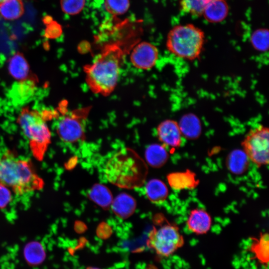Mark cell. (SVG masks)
<instances>
[{"instance_id":"cell-8","label":"cell","mask_w":269,"mask_h":269,"mask_svg":"<svg viewBox=\"0 0 269 269\" xmlns=\"http://www.w3.org/2000/svg\"><path fill=\"white\" fill-rule=\"evenodd\" d=\"M90 110V106L78 108L59 119L56 131L63 141L73 143L84 137L85 122Z\"/></svg>"},{"instance_id":"cell-20","label":"cell","mask_w":269,"mask_h":269,"mask_svg":"<svg viewBox=\"0 0 269 269\" xmlns=\"http://www.w3.org/2000/svg\"><path fill=\"white\" fill-rule=\"evenodd\" d=\"M88 196L92 201L104 209L109 208L113 200L109 189L100 184L92 186L88 192Z\"/></svg>"},{"instance_id":"cell-10","label":"cell","mask_w":269,"mask_h":269,"mask_svg":"<svg viewBox=\"0 0 269 269\" xmlns=\"http://www.w3.org/2000/svg\"><path fill=\"white\" fill-rule=\"evenodd\" d=\"M156 131L159 140L164 146L175 149L181 146L183 136L177 121L165 120L159 124Z\"/></svg>"},{"instance_id":"cell-29","label":"cell","mask_w":269,"mask_h":269,"mask_svg":"<svg viewBox=\"0 0 269 269\" xmlns=\"http://www.w3.org/2000/svg\"><path fill=\"white\" fill-rule=\"evenodd\" d=\"M45 35L49 38H55L62 32L61 26L56 21H52L46 24Z\"/></svg>"},{"instance_id":"cell-12","label":"cell","mask_w":269,"mask_h":269,"mask_svg":"<svg viewBox=\"0 0 269 269\" xmlns=\"http://www.w3.org/2000/svg\"><path fill=\"white\" fill-rule=\"evenodd\" d=\"M212 218L205 210L195 208L192 210L186 221L188 229L197 235L207 233L212 226Z\"/></svg>"},{"instance_id":"cell-28","label":"cell","mask_w":269,"mask_h":269,"mask_svg":"<svg viewBox=\"0 0 269 269\" xmlns=\"http://www.w3.org/2000/svg\"><path fill=\"white\" fill-rule=\"evenodd\" d=\"M12 199L10 190L0 183V209L5 208Z\"/></svg>"},{"instance_id":"cell-13","label":"cell","mask_w":269,"mask_h":269,"mask_svg":"<svg viewBox=\"0 0 269 269\" xmlns=\"http://www.w3.org/2000/svg\"><path fill=\"white\" fill-rule=\"evenodd\" d=\"M250 160L242 149L232 150L226 158V166L228 170L233 174L242 175L249 169Z\"/></svg>"},{"instance_id":"cell-9","label":"cell","mask_w":269,"mask_h":269,"mask_svg":"<svg viewBox=\"0 0 269 269\" xmlns=\"http://www.w3.org/2000/svg\"><path fill=\"white\" fill-rule=\"evenodd\" d=\"M158 57V48L150 42L143 41L133 46L131 50L130 59L135 68L147 70L156 65Z\"/></svg>"},{"instance_id":"cell-22","label":"cell","mask_w":269,"mask_h":269,"mask_svg":"<svg viewBox=\"0 0 269 269\" xmlns=\"http://www.w3.org/2000/svg\"><path fill=\"white\" fill-rule=\"evenodd\" d=\"M253 48L260 52H265L269 49V30L266 28H259L255 30L250 39Z\"/></svg>"},{"instance_id":"cell-14","label":"cell","mask_w":269,"mask_h":269,"mask_svg":"<svg viewBox=\"0 0 269 269\" xmlns=\"http://www.w3.org/2000/svg\"><path fill=\"white\" fill-rule=\"evenodd\" d=\"M178 125L183 137L190 139H196L202 133V125L199 118L194 114L188 113L180 118Z\"/></svg>"},{"instance_id":"cell-6","label":"cell","mask_w":269,"mask_h":269,"mask_svg":"<svg viewBox=\"0 0 269 269\" xmlns=\"http://www.w3.org/2000/svg\"><path fill=\"white\" fill-rule=\"evenodd\" d=\"M183 243V237L178 227L166 222L150 232L147 246L161 257L173 254Z\"/></svg>"},{"instance_id":"cell-18","label":"cell","mask_w":269,"mask_h":269,"mask_svg":"<svg viewBox=\"0 0 269 269\" xmlns=\"http://www.w3.org/2000/svg\"><path fill=\"white\" fill-rule=\"evenodd\" d=\"M146 163L154 168L163 166L169 158V154L163 145L153 143L149 145L145 151Z\"/></svg>"},{"instance_id":"cell-31","label":"cell","mask_w":269,"mask_h":269,"mask_svg":"<svg viewBox=\"0 0 269 269\" xmlns=\"http://www.w3.org/2000/svg\"><path fill=\"white\" fill-rule=\"evenodd\" d=\"M87 269H100L90 267V268H88Z\"/></svg>"},{"instance_id":"cell-21","label":"cell","mask_w":269,"mask_h":269,"mask_svg":"<svg viewBox=\"0 0 269 269\" xmlns=\"http://www.w3.org/2000/svg\"><path fill=\"white\" fill-rule=\"evenodd\" d=\"M24 11L21 0H6L0 3V15L7 20H14L20 17Z\"/></svg>"},{"instance_id":"cell-11","label":"cell","mask_w":269,"mask_h":269,"mask_svg":"<svg viewBox=\"0 0 269 269\" xmlns=\"http://www.w3.org/2000/svg\"><path fill=\"white\" fill-rule=\"evenodd\" d=\"M166 178L170 187L177 191L194 189L200 182L196 173L188 169L185 171L170 173Z\"/></svg>"},{"instance_id":"cell-25","label":"cell","mask_w":269,"mask_h":269,"mask_svg":"<svg viewBox=\"0 0 269 269\" xmlns=\"http://www.w3.org/2000/svg\"><path fill=\"white\" fill-rule=\"evenodd\" d=\"M254 251L258 259L264 263L268 262L269 241L268 234H263L255 244Z\"/></svg>"},{"instance_id":"cell-2","label":"cell","mask_w":269,"mask_h":269,"mask_svg":"<svg viewBox=\"0 0 269 269\" xmlns=\"http://www.w3.org/2000/svg\"><path fill=\"white\" fill-rule=\"evenodd\" d=\"M0 183L17 195L41 190L44 185L29 159L8 149L0 153Z\"/></svg>"},{"instance_id":"cell-26","label":"cell","mask_w":269,"mask_h":269,"mask_svg":"<svg viewBox=\"0 0 269 269\" xmlns=\"http://www.w3.org/2000/svg\"><path fill=\"white\" fill-rule=\"evenodd\" d=\"M85 4V0H61L60 5L62 11L69 15L80 13Z\"/></svg>"},{"instance_id":"cell-1","label":"cell","mask_w":269,"mask_h":269,"mask_svg":"<svg viewBox=\"0 0 269 269\" xmlns=\"http://www.w3.org/2000/svg\"><path fill=\"white\" fill-rule=\"evenodd\" d=\"M126 49L118 43L106 44L93 61L84 67L86 82L94 94L110 95L117 86Z\"/></svg>"},{"instance_id":"cell-4","label":"cell","mask_w":269,"mask_h":269,"mask_svg":"<svg viewBox=\"0 0 269 269\" xmlns=\"http://www.w3.org/2000/svg\"><path fill=\"white\" fill-rule=\"evenodd\" d=\"M205 43L203 31L193 24L174 26L169 31L166 47L175 57L187 61H194L201 56Z\"/></svg>"},{"instance_id":"cell-3","label":"cell","mask_w":269,"mask_h":269,"mask_svg":"<svg viewBox=\"0 0 269 269\" xmlns=\"http://www.w3.org/2000/svg\"><path fill=\"white\" fill-rule=\"evenodd\" d=\"M105 173L111 184L122 188L133 189L144 184L148 168L145 161L134 150L125 148L109 159Z\"/></svg>"},{"instance_id":"cell-30","label":"cell","mask_w":269,"mask_h":269,"mask_svg":"<svg viewBox=\"0 0 269 269\" xmlns=\"http://www.w3.org/2000/svg\"><path fill=\"white\" fill-rule=\"evenodd\" d=\"M205 2L206 3V4L209 2H211V1H214V0H204Z\"/></svg>"},{"instance_id":"cell-24","label":"cell","mask_w":269,"mask_h":269,"mask_svg":"<svg viewBox=\"0 0 269 269\" xmlns=\"http://www.w3.org/2000/svg\"><path fill=\"white\" fill-rule=\"evenodd\" d=\"M107 11L113 15H119L126 13L130 7L129 0H105Z\"/></svg>"},{"instance_id":"cell-19","label":"cell","mask_w":269,"mask_h":269,"mask_svg":"<svg viewBox=\"0 0 269 269\" xmlns=\"http://www.w3.org/2000/svg\"><path fill=\"white\" fill-rule=\"evenodd\" d=\"M145 194L148 200L154 204H161L168 195V189L165 183L158 179H152L145 186Z\"/></svg>"},{"instance_id":"cell-16","label":"cell","mask_w":269,"mask_h":269,"mask_svg":"<svg viewBox=\"0 0 269 269\" xmlns=\"http://www.w3.org/2000/svg\"><path fill=\"white\" fill-rule=\"evenodd\" d=\"M228 12L229 6L225 0H216L206 4L202 14L208 22L218 23L226 18Z\"/></svg>"},{"instance_id":"cell-32","label":"cell","mask_w":269,"mask_h":269,"mask_svg":"<svg viewBox=\"0 0 269 269\" xmlns=\"http://www.w3.org/2000/svg\"><path fill=\"white\" fill-rule=\"evenodd\" d=\"M5 0H0V2L1 3V2H3V1H5Z\"/></svg>"},{"instance_id":"cell-23","label":"cell","mask_w":269,"mask_h":269,"mask_svg":"<svg viewBox=\"0 0 269 269\" xmlns=\"http://www.w3.org/2000/svg\"><path fill=\"white\" fill-rule=\"evenodd\" d=\"M206 4L204 0H181L180 6L184 12L192 15L199 16L203 13Z\"/></svg>"},{"instance_id":"cell-27","label":"cell","mask_w":269,"mask_h":269,"mask_svg":"<svg viewBox=\"0 0 269 269\" xmlns=\"http://www.w3.org/2000/svg\"><path fill=\"white\" fill-rule=\"evenodd\" d=\"M25 258L31 264H37L43 257L42 249L38 244L32 243L25 248Z\"/></svg>"},{"instance_id":"cell-5","label":"cell","mask_w":269,"mask_h":269,"mask_svg":"<svg viewBox=\"0 0 269 269\" xmlns=\"http://www.w3.org/2000/svg\"><path fill=\"white\" fill-rule=\"evenodd\" d=\"M17 122L28 140L33 156L39 161L44 157L51 142V133L42 115L29 107L22 108Z\"/></svg>"},{"instance_id":"cell-7","label":"cell","mask_w":269,"mask_h":269,"mask_svg":"<svg viewBox=\"0 0 269 269\" xmlns=\"http://www.w3.org/2000/svg\"><path fill=\"white\" fill-rule=\"evenodd\" d=\"M269 130L262 125L251 129L241 142L242 149L257 167L268 164Z\"/></svg>"},{"instance_id":"cell-15","label":"cell","mask_w":269,"mask_h":269,"mask_svg":"<svg viewBox=\"0 0 269 269\" xmlns=\"http://www.w3.org/2000/svg\"><path fill=\"white\" fill-rule=\"evenodd\" d=\"M136 206L135 200L132 196L122 193L113 199L111 207L117 216L122 219H126L133 214Z\"/></svg>"},{"instance_id":"cell-17","label":"cell","mask_w":269,"mask_h":269,"mask_svg":"<svg viewBox=\"0 0 269 269\" xmlns=\"http://www.w3.org/2000/svg\"><path fill=\"white\" fill-rule=\"evenodd\" d=\"M7 68L10 75L16 80L24 81L29 77V65L23 55L19 52L10 58Z\"/></svg>"}]
</instances>
